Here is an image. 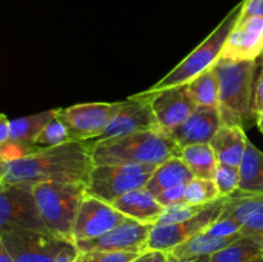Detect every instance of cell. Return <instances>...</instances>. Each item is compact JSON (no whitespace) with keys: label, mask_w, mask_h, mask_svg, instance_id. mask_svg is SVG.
<instances>
[{"label":"cell","mask_w":263,"mask_h":262,"mask_svg":"<svg viewBox=\"0 0 263 262\" xmlns=\"http://www.w3.org/2000/svg\"><path fill=\"white\" fill-rule=\"evenodd\" d=\"M71 141L73 140H72L68 130L55 116L53 120L46 123L45 127L39 134L35 140V146L39 149L53 148V146L63 145V144L71 143Z\"/></svg>","instance_id":"cell-28"},{"label":"cell","mask_w":263,"mask_h":262,"mask_svg":"<svg viewBox=\"0 0 263 262\" xmlns=\"http://www.w3.org/2000/svg\"><path fill=\"white\" fill-rule=\"evenodd\" d=\"M241 234L233 236H213L207 233H199L180 246L175 247L168 254L175 258H190V257L212 256L238 239Z\"/></svg>","instance_id":"cell-22"},{"label":"cell","mask_w":263,"mask_h":262,"mask_svg":"<svg viewBox=\"0 0 263 262\" xmlns=\"http://www.w3.org/2000/svg\"><path fill=\"white\" fill-rule=\"evenodd\" d=\"M181 159L194 177L212 179L217 169V157L210 144H194L182 148Z\"/></svg>","instance_id":"cell-24"},{"label":"cell","mask_w":263,"mask_h":262,"mask_svg":"<svg viewBox=\"0 0 263 262\" xmlns=\"http://www.w3.org/2000/svg\"><path fill=\"white\" fill-rule=\"evenodd\" d=\"M145 262H170L168 254L163 253V252H152V254Z\"/></svg>","instance_id":"cell-39"},{"label":"cell","mask_w":263,"mask_h":262,"mask_svg":"<svg viewBox=\"0 0 263 262\" xmlns=\"http://www.w3.org/2000/svg\"><path fill=\"white\" fill-rule=\"evenodd\" d=\"M144 253V252H143ZM140 252H104L91 251L81 252L80 262H131L138 258Z\"/></svg>","instance_id":"cell-31"},{"label":"cell","mask_w":263,"mask_h":262,"mask_svg":"<svg viewBox=\"0 0 263 262\" xmlns=\"http://www.w3.org/2000/svg\"><path fill=\"white\" fill-rule=\"evenodd\" d=\"M168 259L170 262H210V256L190 257V258H175L171 254H168Z\"/></svg>","instance_id":"cell-38"},{"label":"cell","mask_w":263,"mask_h":262,"mask_svg":"<svg viewBox=\"0 0 263 262\" xmlns=\"http://www.w3.org/2000/svg\"><path fill=\"white\" fill-rule=\"evenodd\" d=\"M222 212L239 221L241 235L257 238L263 246V193L236 190L225 197Z\"/></svg>","instance_id":"cell-18"},{"label":"cell","mask_w":263,"mask_h":262,"mask_svg":"<svg viewBox=\"0 0 263 262\" xmlns=\"http://www.w3.org/2000/svg\"><path fill=\"white\" fill-rule=\"evenodd\" d=\"M151 254H152V252H144L143 254H140L138 258H135L134 261H131V262H145L146 259L149 258V256H151Z\"/></svg>","instance_id":"cell-42"},{"label":"cell","mask_w":263,"mask_h":262,"mask_svg":"<svg viewBox=\"0 0 263 262\" xmlns=\"http://www.w3.org/2000/svg\"><path fill=\"white\" fill-rule=\"evenodd\" d=\"M153 225L140 223L138 221L128 220L100 236L86 240L74 241L80 252L104 251V252H145Z\"/></svg>","instance_id":"cell-13"},{"label":"cell","mask_w":263,"mask_h":262,"mask_svg":"<svg viewBox=\"0 0 263 262\" xmlns=\"http://www.w3.org/2000/svg\"><path fill=\"white\" fill-rule=\"evenodd\" d=\"M110 204L134 221L154 225L163 213L164 207L146 188H140L123 194Z\"/></svg>","instance_id":"cell-19"},{"label":"cell","mask_w":263,"mask_h":262,"mask_svg":"<svg viewBox=\"0 0 263 262\" xmlns=\"http://www.w3.org/2000/svg\"><path fill=\"white\" fill-rule=\"evenodd\" d=\"M213 69L220 84L218 109L235 116L243 126L249 121H256L253 92L257 61L234 62L220 58L213 66Z\"/></svg>","instance_id":"cell-5"},{"label":"cell","mask_w":263,"mask_h":262,"mask_svg":"<svg viewBox=\"0 0 263 262\" xmlns=\"http://www.w3.org/2000/svg\"><path fill=\"white\" fill-rule=\"evenodd\" d=\"M187 89L197 105L218 107L220 104V84L213 67L187 82Z\"/></svg>","instance_id":"cell-26"},{"label":"cell","mask_w":263,"mask_h":262,"mask_svg":"<svg viewBox=\"0 0 263 262\" xmlns=\"http://www.w3.org/2000/svg\"><path fill=\"white\" fill-rule=\"evenodd\" d=\"M154 128L161 127L157 122L149 98L133 95L126 100H122V104L110 118L104 131L98 138L89 140V143L97 144L138 131L154 130Z\"/></svg>","instance_id":"cell-11"},{"label":"cell","mask_w":263,"mask_h":262,"mask_svg":"<svg viewBox=\"0 0 263 262\" xmlns=\"http://www.w3.org/2000/svg\"><path fill=\"white\" fill-rule=\"evenodd\" d=\"M92 167L89 140L71 141L5 161L4 182L28 185L84 182L87 185Z\"/></svg>","instance_id":"cell-1"},{"label":"cell","mask_w":263,"mask_h":262,"mask_svg":"<svg viewBox=\"0 0 263 262\" xmlns=\"http://www.w3.org/2000/svg\"><path fill=\"white\" fill-rule=\"evenodd\" d=\"M263 55V18H239L220 58L234 62L257 61Z\"/></svg>","instance_id":"cell-14"},{"label":"cell","mask_w":263,"mask_h":262,"mask_svg":"<svg viewBox=\"0 0 263 262\" xmlns=\"http://www.w3.org/2000/svg\"><path fill=\"white\" fill-rule=\"evenodd\" d=\"M248 141L243 126L221 125L210 145L215 151L218 163L239 167Z\"/></svg>","instance_id":"cell-20"},{"label":"cell","mask_w":263,"mask_h":262,"mask_svg":"<svg viewBox=\"0 0 263 262\" xmlns=\"http://www.w3.org/2000/svg\"><path fill=\"white\" fill-rule=\"evenodd\" d=\"M0 240L14 262H54L67 240L37 230L0 233Z\"/></svg>","instance_id":"cell-10"},{"label":"cell","mask_w":263,"mask_h":262,"mask_svg":"<svg viewBox=\"0 0 263 262\" xmlns=\"http://www.w3.org/2000/svg\"><path fill=\"white\" fill-rule=\"evenodd\" d=\"M57 112L58 109H50L27 117L9 120V141L0 149V157L4 161H9L40 151L35 146L36 138L46 123L55 117Z\"/></svg>","instance_id":"cell-17"},{"label":"cell","mask_w":263,"mask_h":262,"mask_svg":"<svg viewBox=\"0 0 263 262\" xmlns=\"http://www.w3.org/2000/svg\"><path fill=\"white\" fill-rule=\"evenodd\" d=\"M122 102L84 103L67 108H58L57 117L63 122L73 141L92 140L107 127Z\"/></svg>","instance_id":"cell-9"},{"label":"cell","mask_w":263,"mask_h":262,"mask_svg":"<svg viewBox=\"0 0 263 262\" xmlns=\"http://www.w3.org/2000/svg\"><path fill=\"white\" fill-rule=\"evenodd\" d=\"M253 112L256 116L263 112V69L257 77L256 84H254Z\"/></svg>","instance_id":"cell-36"},{"label":"cell","mask_w":263,"mask_h":262,"mask_svg":"<svg viewBox=\"0 0 263 262\" xmlns=\"http://www.w3.org/2000/svg\"><path fill=\"white\" fill-rule=\"evenodd\" d=\"M220 198L223 197L220 195L212 179L194 177L192 181L187 182L184 202L190 205H207Z\"/></svg>","instance_id":"cell-27"},{"label":"cell","mask_w":263,"mask_h":262,"mask_svg":"<svg viewBox=\"0 0 263 262\" xmlns=\"http://www.w3.org/2000/svg\"><path fill=\"white\" fill-rule=\"evenodd\" d=\"M0 262H14L10 257L9 252L4 247V244L2 243V240H0Z\"/></svg>","instance_id":"cell-40"},{"label":"cell","mask_w":263,"mask_h":262,"mask_svg":"<svg viewBox=\"0 0 263 262\" xmlns=\"http://www.w3.org/2000/svg\"><path fill=\"white\" fill-rule=\"evenodd\" d=\"M204 207L205 205H190L187 203H180L172 207H167L164 208L163 213L154 225H171V223L181 222L197 215Z\"/></svg>","instance_id":"cell-30"},{"label":"cell","mask_w":263,"mask_h":262,"mask_svg":"<svg viewBox=\"0 0 263 262\" xmlns=\"http://www.w3.org/2000/svg\"><path fill=\"white\" fill-rule=\"evenodd\" d=\"M4 175H5V161L0 157V184L4 182Z\"/></svg>","instance_id":"cell-41"},{"label":"cell","mask_w":263,"mask_h":262,"mask_svg":"<svg viewBox=\"0 0 263 262\" xmlns=\"http://www.w3.org/2000/svg\"><path fill=\"white\" fill-rule=\"evenodd\" d=\"M252 262H263V256L259 257V258H256L254 261H252Z\"/></svg>","instance_id":"cell-44"},{"label":"cell","mask_w":263,"mask_h":262,"mask_svg":"<svg viewBox=\"0 0 263 262\" xmlns=\"http://www.w3.org/2000/svg\"><path fill=\"white\" fill-rule=\"evenodd\" d=\"M241 10H243V0L238 5H235L228 13V15L221 21L220 25L212 31V33L195 50H193L186 58L182 59L171 72L162 77L157 84L149 87L148 90L139 92L136 95L149 97V95L156 94V92L168 89V87L187 84L198 74L212 68L220 59L223 45H225L231 30L238 23L241 15Z\"/></svg>","instance_id":"cell-4"},{"label":"cell","mask_w":263,"mask_h":262,"mask_svg":"<svg viewBox=\"0 0 263 262\" xmlns=\"http://www.w3.org/2000/svg\"><path fill=\"white\" fill-rule=\"evenodd\" d=\"M220 126L218 107L197 105L194 112L184 122L164 133L182 149L194 144H210Z\"/></svg>","instance_id":"cell-16"},{"label":"cell","mask_w":263,"mask_h":262,"mask_svg":"<svg viewBox=\"0 0 263 262\" xmlns=\"http://www.w3.org/2000/svg\"><path fill=\"white\" fill-rule=\"evenodd\" d=\"M32 192L41 220L49 233L72 241V230L80 205L87 194V185L84 182H40L32 185Z\"/></svg>","instance_id":"cell-3"},{"label":"cell","mask_w":263,"mask_h":262,"mask_svg":"<svg viewBox=\"0 0 263 262\" xmlns=\"http://www.w3.org/2000/svg\"><path fill=\"white\" fill-rule=\"evenodd\" d=\"M12 230L49 233L39 213L32 185L0 184V233Z\"/></svg>","instance_id":"cell-7"},{"label":"cell","mask_w":263,"mask_h":262,"mask_svg":"<svg viewBox=\"0 0 263 262\" xmlns=\"http://www.w3.org/2000/svg\"><path fill=\"white\" fill-rule=\"evenodd\" d=\"M141 98H149L157 122L163 131L184 122L197 108V103L193 99L186 84Z\"/></svg>","instance_id":"cell-15"},{"label":"cell","mask_w":263,"mask_h":262,"mask_svg":"<svg viewBox=\"0 0 263 262\" xmlns=\"http://www.w3.org/2000/svg\"><path fill=\"white\" fill-rule=\"evenodd\" d=\"M158 164H98L87 182V194L115 202L128 192L145 188Z\"/></svg>","instance_id":"cell-6"},{"label":"cell","mask_w":263,"mask_h":262,"mask_svg":"<svg viewBox=\"0 0 263 262\" xmlns=\"http://www.w3.org/2000/svg\"><path fill=\"white\" fill-rule=\"evenodd\" d=\"M213 181H215L221 197H229L239 189V182H240L239 167L218 163L215 176H213Z\"/></svg>","instance_id":"cell-29"},{"label":"cell","mask_w":263,"mask_h":262,"mask_svg":"<svg viewBox=\"0 0 263 262\" xmlns=\"http://www.w3.org/2000/svg\"><path fill=\"white\" fill-rule=\"evenodd\" d=\"M263 18V0H243L240 18Z\"/></svg>","instance_id":"cell-35"},{"label":"cell","mask_w":263,"mask_h":262,"mask_svg":"<svg viewBox=\"0 0 263 262\" xmlns=\"http://www.w3.org/2000/svg\"><path fill=\"white\" fill-rule=\"evenodd\" d=\"M128 220L131 218L116 210L110 203L86 194L77 212L72 241L97 238Z\"/></svg>","instance_id":"cell-12"},{"label":"cell","mask_w":263,"mask_h":262,"mask_svg":"<svg viewBox=\"0 0 263 262\" xmlns=\"http://www.w3.org/2000/svg\"><path fill=\"white\" fill-rule=\"evenodd\" d=\"M263 256L261 240L240 235L221 251L210 256V262H252Z\"/></svg>","instance_id":"cell-25"},{"label":"cell","mask_w":263,"mask_h":262,"mask_svg":"<svg viewBox=\"0 0 263 262\" xmlns=\"http://www.w3.org/2000/svg\"><path fill=\"white\" fill-rule=\"evenodd\" d=\"M80 256H81V252L79 251L76 244L72 241H67L63 248L57 254L54 262H80Z\"/></svg>","instance_id":"cell-34"},{"label":"cell","mask_w":263,"mask_h":262,"mask_svg":"<svg viewBox=\"0 0 263 262\" xmlns=\"http://www.w3.org/2000/svg\"><path fill=\"white\" fill-rule=\"evenodd\" d=\"M193 179L194 175L181 158H171L157 166L145 188L154 197H157L164 190L177 185L187 184Z\"/></svg>","instance_id":"cell-21"},{"label":"cell","mask_w":263,"mask_h":262,"mask_svg":"<svg viewBox=\"0 0 263 262\" xmlns=\"http://www.w3.org/2000/svg\"><path fill=\"white\" fill-rule=\"evenodd\" d=\"M241 225L236 218L231 217V216L226 215V213L221 212L217 220L204 231V233L210 234L213 236H233L240 234Z\"/></svg>","instance_id":"cell-32"},{"label":"cell","mask_w":263,"mask_h":262,"mask_svg":"<svg viewBox=\"0 0 263 262\" xmlns=\"http://www.w3.org/2000/svg\"><path fill=\"white\" fill-rule=\"evenodd\" d=\"M223 200L225 198H220L210 203L197 215L181 222L171 225H153L145 244V252L168 253L175 247L180 246L187 239L205 231L222 212Z\"/></svg>","instance_id":"cell-8"},{"label":"cell","mask_w":263,"mask_h":262,"mask_svg":"<svg viewBox=\"0 0 263 262\" xmlns=\"http://www.w3.org/2000/svg\"><path fill=\"white\" fill-rule=\"evenodd\" d=\"M256 123L257 126H258L259 130H261V133L263 134V112L258 113V115L256 116Z\"/></svg>","instance_id":"cell-43"},{"label":"cell","mask_w":263,"mask_h":262,"mask_svg":"<svg viewBox=\"0 0 263 262\" xmlns=\"http://www.w3.org/2000/svg\"><path fill=\"white\" fill-rule=\"evenodd\" d=\"M239 189L247 193H263V152L248 141L246 153L239 166Z\"/></svg>","instance_id":"cell-23"},{"label":"cell","mask_w":263,"mask_h":262,"mask_svg":"<svg viewBox=\"0 0 263 262\" xmlns=\"http://www.w3.org/2000/svg\"><path fill=\"white\" fill-rule=\"evenodd\" d=\"M187 184L177 185V186L170 188V189L164 190L161 194L157 195V200L159 204L163 205L164 208L172 207V205L180 204V203H185V190H186Z\"/></svg>","instance_id":"cell-33"},{"label":"cell","mask_w":263,"mask_h":262,"mask_svg":"<svg viewBox=\"0 0 263 262\" xmlns=\"http://www.w3.org/2000/svg\"><path fill=\"white\" fill-rule=\"evenodd\" d=\"M98 164H161L181 158L182 149L162 128L138 131L121 138L90 144Z\"/></svg>","instance_id":"cell-2"},{"label":"cell","mask_w":263,"mask_h":262,"mask_svg":"<svg viewBox=\"0 0 263 262\" xmlns=\"http://www.w3.org/2000/svg\"><path fill=\"white\" fill-rule=\"evenodd\" d=\"M9 120L7 118V116L0 115V149L9 141Z\"/></svg>","instance_id":"cell-37"}]
</instances>
